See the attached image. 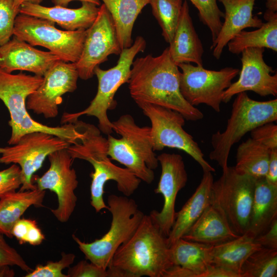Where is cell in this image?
I'll use <instances>...</instances> for the list:
<instances>
[{
    "label": "cell",
    "instance_id": "30bf717a",
    "mask_svg": "<svg viewBox=\"0 0 277 277\" xmlns=\"http://www.w3.org/2000/svg\"><path fill=\"white\" fill-rule=\"evenodd\" d=\"M86 30H62L50 21L19 13L15 21L13 36L33 46L45 47L65 62L79 60Z\"/></svg>",
    "mask_w": 277,
    "mask_h": 277
},
{
    "label": "cell",
    "instance_id": "f35d334b",
    "mask_svg": "<svg viewBox=\"0 0 277 277\" xmlns=\"http://www.w3.org/2000/svg\"><path fill=\"white\" fill-rule=\"evenodd\" d=\"M4 266H17L28 272L32 270L17 251L7 243L4 235L0 233V267Z\"/></svg>",
    "mask_w": 277,
    "mask_h": 277
},
{
    "label": "cell",
    "instance_id": "d6a6232c",
    "mask_svg": "<svg viewBox=\"0 0 277 277\" xmlns=\"http://www.w3.org/2000/svg\"><path fill=\"white\" fill-rule=\"evenodd\" d=\"M183 3L182 0H150L152 14L162 29V36L169 44L175 33Z\"/></svg>",
    "mask_w": 277,
    "mask_h": 277
},
{
    "label": "cell",
    "instance_id": "8d00e7d4",
    "mask_svg": "<svg viewBox=\"0 0 277 277\" xmlns=\"http://www.w3.org/2000/svg\"><path fill=\"white\" fill-rule=\"evenodd\" d=\"M75 255L73 253H62L60 260L49 262L46 265H38L34 270L28 272L26 277H68L62 273L63 270L69 268L73 263Z\"/></svg>",
    "mask_w": 277,
    "mask_h": 277
},
{
    "label": "cell",
    "instance_id": "4fadbf2b",
    "mask_svg": "<svg viewBox=\"0 0 277 277\" xmlns=\"http://www.w3.org/2000/svg\"><path fill=\"white\" fill-rule=\"evenodd\" d=\"M71 145L64 140L46 132L35 131L22 136L15 144L0 147V164L19 165L23 179L19 191L37 188L33 174L39 169L50 153L67 149Z\"/></svg>",
    "mask_w": 277,
    "mask_h": 277
},
{
    "label": "cell",
    "instance_id": "ffe728a7",
    "mask_svg": "<svg viewBox=\"0 0 277 277\" xmlns=\"http://www.w3.org/2000/svg\"><path fill=\"white\" fill-rule=\"evenodd\" d=\"M97 6L86 2H82L80 7L74 9L25 2L21 5L19 13L50 21L65 30L76 31L86 30L92 25L99 10Z\"/></svg>",
    "mask_w": 277,
    "mask_h": 277
},
{
    "label": "cell",
    "instance_id": "6da1fadb",
    "mask_svg": "<svg viewBox=\"0 0 277 277\" xmlns=\"http://www.w3.org/2000/svg\"><path fill=\"white\" fill-rule=\"evenodd\" d=\"M180 73L168 47L157 56L149 54L137 58L132 63L128 83L131 97L138 106L156 105L179 112L187 121L202 120L203 113L181 93Z\"/></svg>",
    "mask_w": 277,
    "mask_h": 277
},
{
    "label": "cell",
    "instance_id": "7bdbcfd3",
    "mask_svg": "<svg viewBox=\"0 0 277 277\" xmlns=\"http://www.w3.org/2000/svg\"><path fill=\"white\" fill-rule=\"evenodd\" d=\"M200 277H240V276L230 269L211 264Z\"/></svg>",
    "mask_w": 277,
    "mask_h": 277
},
{
    "label": "cell",
    "instance_id": "8992f818",
    "mask_svg": "<svg viewBox=\"0 0 277 277\" xmlns=\"http://www.w3.org/2000/svg\"><path fill=\"white\" fill-rule=\"evenodd\" d=\"M146 46L145 39L137 36L130 47L122 50L115 66L107 70L96 67L94 75L98 80V87L95 97L84 110L73 113H64L62 116L61 123H73L84 115L93 116L98 120L100 131L105 134H111L113 132L112 125L108 117L107 111L115 108V94L122 85L128 83L134 57L139 52H144Z\"/></svg>",
    "mask_w": 277,
    "mask_h": 277
},
{
    "label": "cell",
    "instance_id": "60d3db41",
    "mask_svg": "<svg viewBox=\"0 0 277 277\" xmlns=\"http://www.w3.org/2000/svg\"><path fill=\"white\" fill-rule=\"evenodd\" d=\"M68 277H109L107 269L82 260L68 269Z\"/></svg>",
    "mask_w": 277,
    "mask_h": 277
},
{
    "label": "cell",
    "instance_id": "e575fe53",
    "mask_svg": "<svg viewBox=\"0 0 277 277\" xmlns=\"http://www.w3.org/2000/svg\"><path fill=\"white\" fill-rule=\"evenodd\" d=\"M12 234L21 244L29 243L33 246L38 245L45 239L36 221L30 219H19L12 227Z\"/></svg>",
    "mask_w": 277,
    "mask_h": 277
},
{
    "label": "cell",
    "instance_id": "4dcf8cb0",
    "mask_svg": "<svg viewBox=\"0 0 277 277\" xmlns=\"http://www.w3.org/2000/svg\"><path fill=\"white\" fill-rule=\"evenodd\" d=\"M271 149L249 138L238 147L235 170L254 179L265 177L267 172Z\"/></svg>",
    "mask_w": 277,
    "mask_h": 277
},
{
    "label": "cell",
    "instance_id": "277c9868",
    "mask_svg": "<svg viewBox=\"0 0 277 277\" xmlns=\"http://www.w3.org/2000/svg\"><path fill=\"white\" fill-rule=\"evenodd\" d=\"M43 78V76L28 75L22 72L12 74L0 68V100L7 107L10 116L9 145L16 144L24 135L35 131L56 136L70 144L82 137V132L74 123L50 127L35 121L29 115L26 100L39 87Z\"/></svg>",
    "mask_w": 277,
    "mask_h": 277
},
{
    "label": "cell",
    "instance_id": "b9f144b4",
    "mask_svg": "<svg viewBox=\"0 0 277 277\" xmlns=\"http://www.w3.org/2000/svg\"><path fill=\"white\" fill-rule=\"evenodd\" d=\"M261 246L270 249H277V219L271 224L268 229L255 239Z\"/></svg>",
    "mask_w": 277,
    "mask_h": 277
},
{
    "label": "cell",
    "instance_id": "4316f807",
    "mask_svg": "<svg viewBox=\"0 0 277 277\" xmlns=\"http://www.w3.org/2000/svg\"><path fill=\"white\" fill-rule=\"evenodd\" d=\"M262 247L254 238L245 233L234 239L213 245L210 251L212 264L230 269L241 277L240 270L244 262Z\"/></svg>",
    "mask_w": 277,
    "mask_h": 277
},
{
    "label": "cell",
    "instance_id": "1f68e13d",
    "mask_svg": "<svg viewBox=\"0 0 277 277\" xmlns=\"http://www.w3.org/2000/svg\"><path fill=\"white\" fill-rule=\"evenodd\" d=\"M241 277H276L277 249L262 247L251 253L243 264Z\"/></svg>",
    "mask_w": 277,
    "mask_h": 277
},
{
    "label": "cell",
    "instance_id": "7dc6e473",
    "mask_svg": "<svg viewBox=\"0 0 277 277\" xmlns=\"http://www.w3.org/2000/svg\"><path fill=\"white\" fill-rule=\"evenodd\" d=\"M43 1V0H12L14 7L19 10L21 5L25 2L40 4Z\"/></svg>",
    "mask_w": 277,
    "mask_h": 277
},
{
    "label": "cell",
    "instance_id": "5b68a950",
    "mask_svg": "<svg viewBox=\"0 0 277 277\" xmlns=\"http://www.w3.org/2000/svg\"><path fill=\"white\" fill-rule=\"evenodd\" d=\"M225 130L217 131L211 136L213 149L209 157L225 169L233 145L248 132L265 123L276 122L277 99L258 101L250 98L246 92L236 94Z\"/></svg>",
    "mask_w": 277,
    "mask_h": 277
},
{
    "label": "cell",
    "instance_id": "e0dca14e",
    "mask_svg": "<svg viewBox=\"0 0 277 277\" xmlns=\"http://www.w3.org/2000/svg\"><path fill=\"white\" fill-rule=\"evenodd\" d=\"M162 168L161 175L156 194H161L164 198L162 210H153L149 215L160 232L167 237L174 223L176 215L175 205L178 192L188 181L183 157L179 154L163 153L157 156Z\"/></svg>",
    "mask_w": 277,
    "mask_h": 277
},
{
    "label": "cell",
    "instance_id": "d6986e66",
    "mask_svg": "<svg viewBox=\"0 0 277 277\" xmlns=\"http://www.w3.org/2000/svg\"><path fill=\"white\" fill-rule=\"evenodd\" d=\"M0 68L7 72L27 71L41 76L62 61L50 51L37 49L15 36L0 47Z\"/></svg>",
    "mask_w": 277,
    "mask_h": 277
},
{
    "label": "cell",
    "instance_id": "d590c367",
    "mask_svg": "<svg viewBox=\"0 0 277 277\" xmlns=\"http://www.w3.org/2000/svg\"><path fill=\"white\" fill-rule=\"evenodd\" d=\"M19 12L12 0H0V47L13 35L15 18Z\"/></svg>",
    "mask_w": 277,
    "mask_h": 277
},
{
    "label": "cell",
    "instance_id": "bcb514c9",
    "mask_svg": "<svg viewBox=\"0 0 277 277\" xmlns=\"http://www.w3.org/2000/svg\"><path fill=\"white\" fill-rule=\"evenodd\" d=\"M53 4L54 5V6H63V7H67L68 4L74 1H78L81 2H89L93 4H94L95 5L97 6L100 5V0H51Z\"/></svg>",
    "mask_w": 277,
    "mask_h": 277
},
{
    "label": "cell",
    "instance_id": "3957f363",
    "mask_svg": "<svg viewBox=\"0 0 277 277\" xmlns=\"http://www.w3.org/2000/svg\"><path fill=\"white\" fill-rule=\"evenodd\" d=\"M171 265L165 236L145 214L132 235L114 254L109 277H162Z\"/></svg>",
    "mask_w": 277,
    "mask_h": 277
},
{
    "label": "cell",
    "instance_id": "f6af8a7d",
    "mask_svg": "<svg viewBox=\"0 0 277 277\" xmlns=\"http://www.w3.org/2000/svg\"><path fill=\"white\" fill-rule=\"evenodd\" d=\"M162 277H196V274L185 267L172 265L164 272Z\"/></svg>",
    "mask_w": 277,
    "mask_h": 277
},
{
    "label": "cell",
    "instance_id": "c3c4849f",
    "mask_svg": "<svg viewBox=\"0 0 277 277\" xmlns=\"http://www.w3.org/2000/svg\"><path fill=\"white\" fill-rule=\"evenodd\" d=\"M267 10L276 12L277 0H266Z\"/></svg>",
    "mask_w": 277,
    "mask_h": 277
},
{
    "label": "cell",
    "instance_id": "7402d4cb",
    "mask_svg": "<svg viewBox=\"0 0 277 277\" xmlns=\"http://www.w3.org/2000/svg\"><path fill=\"white\" fill-rule=\"evenodd\" d=\"M168 48L172 60L178 65L193 63L203 66L204 48L190 14L187 1L183 3L181 15Z\"/></svg>",
    "mask_w": 277,
    "mask_h": 277
},
{
    "label": "cell",
    "instance_id": "d4e9b609",
    "mask_svg": "<svg viewBox=\"0 0 277 277\" xmlns=\"http://www.w3.org/2000/svg\"><path fill=\"white\" fill-rule=\"evenodd\" d=\"M239 236L232 230L220 212L210 205L182 238L189 241L215 245Z\"/></svg>",
    "mask_w": 277,
    "mask_h": 277
},
{
    "label": "cell",
    "instance_id": "f546056e",
    "mask_svg": "<svg viewBox=\"0 0 277 277\" xmlns=\"http://www.w3.org/2000/svg\"><path fill=\"white\" fill-rule=\"evenodd\" d=\"M212 246L180 238L169 247L170 262L172 265L189 269L196 277H200L212 264L210 251Z\"/></svg>",
    "mask_w": 277,
    "mask_h": 277
},
{
    "label": "cell",
    "instance_id": "44dd1931",
    "mask_svg": "<svg viewBox=\"0 0 277 277\" xmlns=\"http://www.w3.org/2000/svg\"><path fill=\"white\" fill-rule=\"evenodd\" d=\"M225 9L224 22L212 42L213 55L219 60L224 47L237 34L247 28H259L264 23L252 11L255 0H218Z\"/></svg>",
    "mask_w": 277,
    "mask_h": 277
},
{
    "label": "cell",
    "instance_id": "ba28073f",
    "mask_svg": "<svg viewBox=\"0 0 277 277\" xmlns=\"http://www.w3.org/2000/svg\"><path fill=\"white\" fill-rule=\"evenodd\" d=\"M112 130L121 136L116 138L108 134L107 153L111 160L124 165L136 177L146 176L159 164L150 135V127H140L129 114L111 122Z\"/></svg>",
    "mask_w": 277,
    "mask_h": 277
},
{
    "label": "cell",
    "instance_id": "83f0119b",
    "mask_svg": "<svg viewBox=\"0 0 277 277\" xmlns=\"http://www.w3.org/2000/svg\"><path fill=\"white\" fill-rule=\"evenodd\" d=\"M113 21L122 50L133 44L132 32L137 16L150 0H102Z\"/></svg>",
    "mask_w": 277,
    "mask_h": 277
},
{
    "label": "cell",
    "instance_id": "8fae6325",
    "mask_svg": "<svg viewBox=\"0 0 277 277\" xmlns=\"http://www.w3.org/2000/svg\"><path fill=\"white\" fill-rule=\"evenodd\" d=\"M138 107L150 121V135L154 151H161L165 147L178 149L191 156L203 172L215 171L204 159L197 143L184 129L186 120L181 113L151 104H143Z\"/></svg>",
    "mask_w": 277,
    "mask_h": 277
},
{
    "label": "cell",
    "instance_id": "603a6c76",
    "mask_svg": "<svg viewBox=\"0 0 277 277\" xmlns=\"http://www.w3.org/2000/svg\"><path fill=\"white\" fill-rule=\"evenodd\" d=\"M213 182L211 172H204L202 179L194 193L182 209L176 212L174 223L167 237L169 247L182 238L211 205Z\"/></svg>",
    "mask_w": 277,
    "mask_h": 277
},
{
    "label": "cell",
    "instance_id": "74e56055",
    "mask_svg": "<svg viewBox=\"0 0 277 277\" xmlns=\"http://www.w3.org/2000/svg\"><path fill=\"white\" fill-rule=\"evenodd\" d=\"M22 183L21 168L17 164H12L9 168L0 171V198L16 191Z\"/></svg>",
    "mask_w": 277,
    "mask_h": 277
},
{
    "label": "cell",
    "instance_id": "ee69618b",
    "mask_svg": "<svg viewBox=\"0 0 277 277\" xmlns=\"http://www.w3.org/2000/svg\"><path fill=\"white\" fill-rule=\"evenodd\" d=\"M265 178L269 184L277 186V149L271 150L268 170Z\"/></svg>",
    "mask_w": 277,
    "mask_h": 277
},
{
    "label": "cell",
    "instance_id": "2e32d148",
    "mask_svg": "<svg viewBox=\"0 0 277 277\" xmlns=\"http://www.w3.org/2000/svg\"><path fill=\"white\" fill-rule=\"evenodd\" d=\"M78 77L75 63L59 61L45 73L41 85L28 96L27 109L46 118L56 117L62 96L76 89Z\"/></svg>",
    "mask_w": 277,
    "mask_h": 277
},
{
    "label": "cell",
    "instance_id": "7a4b0ae2",
    "mask_svg": "<svg viewBox=\"0 0 277 277\" xmlns=\"http://www.w3.org/2000/svg\"><path fill=\"white\" fill-rule=\"evenodd\" d=\"M74 123L82 132L83 137L67 149L73 159L84 160L92 165L90 203L95 211L99 212L108 208L103 198L104 186L108 181H115L117 190L129 197L138 188L141 180L127 168L120 167L111 162L107 153V138L101 134L99 128L78 120Z\"/></svg>",
    "mask_w": 277,
    "mask_h": 277
},
{
    "label": "cell",
    "instance_id": "cb8c5ba5",
    "mask_svg": "<svg viewBox=\"0 0 277 277\" xmlns=\"http://www.w3.org/2000/svg\"><path fill=\"white\" fill-rule=\"evenodd\" d=\"M277 219V186L265 177L255 179L249 226L246 233L253 238L263 233Z\"/></svg>",
    "mask_w": 277,
    "mask_h": 277
},
{
    "label": "cell",
    "instance_id": "9a60e30c",
    "mask_svg": "<svg viewBox=\"0 0 277 277\" xmlns=\"http://www.w3.org/2000/svg\"><path fill=\"white\" fill-rule=\"evenodd\" d=\"M50 167L40 177L36 179L37 188L50 190L57 197L58 207L51 212L58 221L67 222L76 205L74 191L78 185L76 171L72 168L73 159L67 149L57 150L48 156Z\"/></svg>",
    "mask_w": 277,
    "mask_h": 277
},
{
    "label": "cell",
    "instance_id": "836d02e7",
    "mask_svg": "<svg viewBox=\"0 0 277 277\" xmlns=\"http://www.w3.org/2000/svg\"><path fill=\"white\" fill-rule=\"evenodd\" d=\"M197 9L200 18L211 32L212 42L216 38L222 23L224 13L219 8L217 0H189Z\"/></svg>",
    "mask_w": 277,
    "mask_h": 277
},
{
    "label": "cell",
    "instance_id": "9c48e42d",
    "mask_svg": "<svg viewBox=\"0 0 277 277\" xmlns=\"http://www.w3.org/2000/svg\"><path fill=\"white\" fill-rule=\"evenodd\" d=\"M220 177L213 181L211 203L236 234L245 233L251 215L255 179L237 172L234 167L222 170Z\"/></svg>",
    "mask_w": 277,
    "mask_h": 277
},
{
    "label": "cell",
    "instance_id": "52a82bcc",
    "mask_svg": "<svg viewBox=\"0 0 277 277\" xmlns=\"http://www.w3.org/2000/svg\"><path fill=\"white\" fill-rule=\"evenodd\" d=\"M107 203L112 221L109 230L102 238L86 243L72 235L86 260L105 269L118 248L134 233L145 215L133 199L125 195H110Z\"/></svg>",
    "mask_w": 277,
    "mask_h": 277
},
{
    "label": "cell",
    "instance_id": "f1b7e54d",
    "mask_svg": "<svg viewBox=\"0 0 277 277\" xmlns=\"http://www.w3.org/2000/svg\"><path fill=\"white\" fill-rule=\"evenodd\" d=\"M266 21L258 29L252 31L242 30L227 44L228 50L240 54L247 48H267L277 51V13L266 10L264 14Z\"/></svg>",
    "mask_w": 277,
    "mask_h": 277
},
{
    "label": "cell",
    "instance_id": "ab89813d",
    "mask_svg": "<svg viewBox=\"0 0 277 277\" xmlns=\"http://www.w3.org/2000/svg\"><path fill=\"white\" fill-rule=\"evenodd\" d=\"M250 132L251 138L271 150L277 149V125L273 122L260 125Z\"/></svg>",
    "mask_w": 277,
    "mask_h": 277
},
{
    "label": "cell",
    "instance_id": "681fc988",
    "mask_svg": "<svg viewBox=\"0 0 277 277\" xmlns=\"http://www.w3.org/2000/svg\"><path fill=\"white\" fill-rule=\"evenodd\" d=\"M1 57H0V64H1Z\"/></svg>",
    "mask_w": 277,
    "mask_h": 277
},
{
    "label": "cell",
    "instance_id": "ac0fdd59",
    "mask_svg": "<svg viewBox=\"0 0 277 277\" xmlns=\"http://www.w3.org/2000/svg\"><path fill=\"white\" fill-rule=\"evenodd\" d=\"M265 48H247L242 52V69L237 81L224 92L222 102L228 103L240 93L251 91L261 96L277 95V74L264 60Z\"/></svg>",
    "mask_w": 277,
    "mask_h": 277
},
{
    "label": "cell",
    "instance_id": "7c38bea8",
    "mask_svg": "<svg viewBox=\"0 0 277 277\" xmlns=\"http://www.w3.org/2000/svg\"><path fill=\"white\" fill-rule=\"evenodd\" d=\"M177 66L181 69L180 89L186 101L194 107L205 104L219 112L223 94L239 74L240 70L227 67L220 70H211L190 63Z\"/></svg>",
    "mask_w": 277,
    "mask_h": 277
},
{
    "label": "cell",
    "instance_id": "484cf974",
    "mask_svg": "<svg viewBox=\"0 0 277 277\" xmlns=\"http://www.w3.org/2000/svg\"><path fill=\"white\" fill-rule=\"evenodd\" d=\"M45 190H33L14 191L0 198V233L12 238L14 224L31 206L43 207Z\"/></svg>",
    "mask_w": 277,
    "mask_h": 277
},
{
    "label": "cell",
    "instance_id": "5bb4252c",
    "mask_svg": "<svg viewBox=\"0 0 277 277\" xmlns=\"http://www.w3.org/2000/svg\"><path fill=\"white\" fill-rule=\"evenodd\" d=\"M122 51L112 17L102 4L86 34L80 57L75 63L79 77L87 80L94 75V69L111 54Z\"/></svg>",
    "mask_w": 277,
    "mask_h": 277
}]
</instances>
